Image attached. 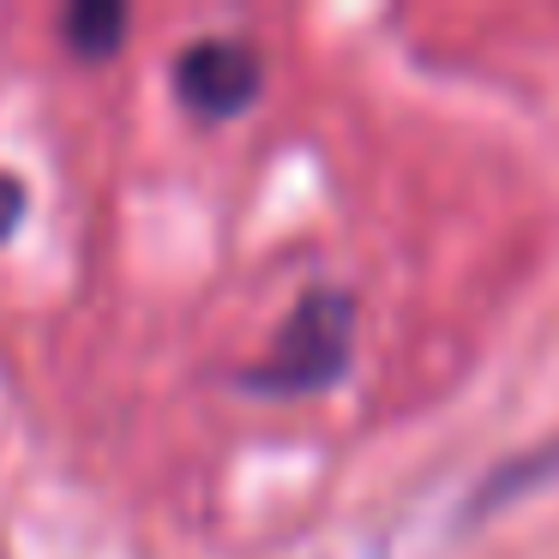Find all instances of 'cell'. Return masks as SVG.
<instances>
[{
  "mask_svg": "<svg viewBox=\"0 0 559 559\" xmlns=\"http://www.w3.org/2000/svg\"><path fill=\"white\" fill-rule=\"evenodd\" d=\"M349 355H355V295L319 283L289 307V319L271 337V355L241 367L235 385L259 391V397H307V391L337 385L349 373Z\"/></svg>",
  "mask_w": 559,
  "mask_h": 559,
  "instance_id": "1",
  "label": "cell"
},
{
  "mask_svg": "<svg viewBox=\"0 0 559 559\" xmlns=\"http://www.w3.org/2000/svg\"><path fill=\"white\" fill-rule=\"evenodd\" d=\"M265 91V61L241 37H199L175 55V97L205 121H235Z\"/></svg>",
  "mask_w": 559,
  "mask_h": 559,
  "instance_id": "2",
  "label": "cell"
},
{
  "mask_svg": "<svg viewBox=\"0 0 559 559\" xmlns=\"http://www.w3.org/2000/svg\"><path fill=\"white\" fill-rule=\"evenodd\" d=\"M133 31V13L115 7V0H79L73 13L61 19V43L73 61H115Z\"/></svg>",
  "mask_w": 559,
  "mask_h": 559,
  "instance_id": "3",
  "label": "cell"
},
{
  "mask_svg": "<svg viewBox=\"0 0 559 559\" xmlns=\"http://www.w3.org/2000/svg\"><path fill=\"white\" fill-rule=\"evenodd\" d=\"M25 223V181L19 175H0V241Z\"/></svg>",
  "mask_w": 559,
  "mask_h": 559,
  "instance_id": "4",
  "label": "cell"
}]
</instances>
